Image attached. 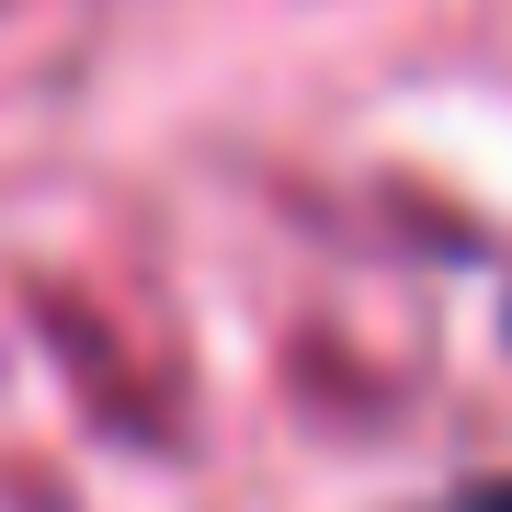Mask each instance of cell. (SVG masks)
Segmentation results:
<instances>
[{"label":"cell","mask_w":512,"mask_h":512,"mask_svg":"<svg viewBox=\"0 0 512 512\" xmlns=\"http://www.w3.org/2000/svg\"><path fill=\"white\" fill-rule=\"evenodd\" d=\"M467 512H512V478H501V490H478V501H467Z\"/></svg>","instance_id":"cell-1"}]
</instances>
